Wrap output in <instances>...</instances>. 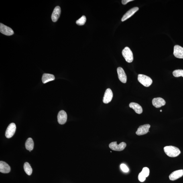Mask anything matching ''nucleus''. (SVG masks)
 Wrapping results in <instances>:
<instances>
[{
	"label": "nucleus",
	"instance_id": "obj_1",
	"mask_svg": "<svg viewBox=\"0 0 183 183\" xmlns=\"http://www.w3.org/2000/svg\"><path fill=\"white\" fill-rule=\"evenodd\" d=\"M164 152L169 157H175L178 156L181 151L178 147L173 146H167L164 147Z\"/></svg>",
	"mask_w": 183,
	"mask_h": 183
},
{
	"label": "nucleus",
	"instance_id": "obj_2",
	"mask_svg": "<svg viewBox=\"0 0 183 183\" xmlns=\"http://www.w3.org/2000/svg\"><path fill=\"white\" fill-rule=\"evenodd\" d=\"M138 80L140 83L145 87H149L152 83V80L149 77L143 74H139Z\"/></svg>",
	"mask_w": 183,
	"mask_h": 183
},
{
	"label": "nucleus",
	"instance_id": "obj_3",
	"mask_svg": "<svg viewBox=\"0 0 183 183\" xmlns=\"http://www.w3.org/2000/svg\"><path fill=\"white\" fill-rule=\"evenodd\" d=\"M122 55L126 62L131 63L133 60V55L131 49L128 47H126L122 51Z\"/></svg>",
	"mask_w": 183,
	"mask_h": 183
},
{
	"label": "nucleus",
	"instance_id": "obj_4",
	"mask_svg": "<svg viewBox=\"0 0 183 183\" xmlns=\"http://www.w3.org/2000/svg\"><path fill=\"white\" fill-rule=\"evenodd\" d=\"M127 146V144L125 142H122L119 145L117 142H113L110 143L109 147L112 150L117 151H121L124 150Z\"/></svg>",
	"mask_w": 183,
	"mask_h": 183
},
{
	"label": "nucleus",
	"instance_id": "obj_5",
	"mask_svg": "<svg viewBox=\"0 0 183 183\" xmlns=\"http://www.w3.org/2000/svg\"><path fill=\"white\" fill-rule=\"evenodd\" d=\"M16 130V125L14 123H12L8 127L5 133V136L8 138H11L15 132Z\"/></svg>",
	"mask_w": 183,
	"mask_h": 183
},
{
	"label": "nucleus",
	"instance_id": "obj_6",
	"mask_svg": "<svg viewBox=\"0 0 183 183\" xmlns=\"http://www.w3.org/2000/svg\"><path fill=\"white\" fill-rule=\"evenodd\" d=\"M0 32L2 34L7 36H10L14 33L12 29L10 27L2 23H0Z\"/></svg>",
	"mask_w": 183,
	"mask_h": 183
},
{
	"label": "nucleus",
	"instance_id": "obj_7",
	"mask_svg": "<svg viewBox=\"0 0 183 183\" xmlns=\"http://www.w3.org/2000/svg\"><path fill=\"white\" fill-rule=\"evenodd\" d=\"M113 97L112 91L110 88L106 90L103 97V101L104 103L107 104L111 101Z\"/></svg>",
	"mask_w": 183,
	"mask_h": 183
},
{
	"label": "nucleus",
	"instance_id": "obj_8",
	"mask_svg": "<svg viewBox=\"0 0 183 183\" xmlns=\"http://www.w3.org/2000/svg\"><path fill=\"white\" fill-rule=\"evenodd\" d=\"M67 119V115L64 110L59 112L58 116V122L60 125H64L66 123Z\"/></svg>",
	"mask_w": 183,
	"mask_h": 183
},
{
	"label": "nucleus",
	"instance_id": "obj_9",
	"mask_svg": "<svg viewBox=\"0 0 183 183\" xmlns=\"http://www.w3.org/2000/svg\"><path fill=\"white\" fill-rule=\"evenodd\" d=\"M151 126L149 124H145L140 126L136 132V134L138 136L146 134L149 131Z\"/></svg>",
	"mask_w": 183,
	"mask_h": 183
},
{
	"label": "nucleus",
	"instance_id": "obj_10",
	"mask_svg": "<svg viewBox=\"0 0 183 183\" xmlns=\"http://www.w3.org/2000/svg\"><path fill=\"white\" fill-rule=\"evenodd\" d=\"M117 72L119 79L123 83H126L127 76L123 68L119 67L117 69Z\"/></svg>",
	"mask_w": 183,
	"mask_h": 183
},
{
	"label": "nucleus",
	"instance_id": "obj_11",
	"mask_svg": "<svg viewBox=\"0 0 183 183\" xmlns=\"http://www.w3.org/2000/svg\"><path fill=\"white\" fill-rule=\"evenodd\" d=\"M173 54L176 58L183 59V48L179 45H175L174 47Z\"/></svg>",
	"mask_w": 183,
	"mask_h": 183
},
{
	"label": "nucleus",
	"instance_id": "obj_12",
	"mask_svg": "<svg viewBox=\"0 0 183 183\" xmlns=\"http://www.w3.org/2000/svg\"><path fill=\"white\" fill-rule=\"evenodd\" d=\"M139 10V8L137 7L133 8L130 10L125 14L121 19V21H125L134 14L137 11Z\"/></svg>",
	"mask_w": 183,
	"mask_h": 183
},
{
	"label": "nucleus",
	"instance_id": "obj_13",
	"mask_svg": "<svg viewBox=\"0 0 183 183\" xmlns=\"http://www.w3.org/2000/svg\"><path fill=\"white\" fill-rule=\"evenodd\" d=\"M166 103L164 100L160 97L154 98L152 100L153 106L156 108H159L164 106Z\"/></svg>",
	"mask_w": 183,
	"mask_h": 183
},
{
	"label": "nucleus",
	"instance_id": "obj_14",
	"mask_svg": "<svg viewBox=\"0 0 183 183\" xmlns=\"http://www.w3.org/2000/svg\"><path fill=\"white\" fill-rule=\"evenodd\" d=\"M183 176V170H180L174 171L169 176L171 180L174 181L178 180Z\"/></svg>",
	"mask_w": 183,
	"mask_h": 183
},
{
	"label": "nucleus",
	"instance_id": "obj_15",
	"mask_svg": "<svg viewBox=\"0 0 183 183\" xmlns=\"http://www.w3.org/2000/svg\"><path fill=\"white\" fill-rule=\"evenodd\" d=\"M11 171L10 167L4 161H0V172L3 173H8Z\"/></svg>",
	"mask_w": 183,
	"mask_h": 183
},
{
	"label": "nucleus",
	"instance_id": "obj_16",
	"mask_svg": "<svg viewBox=\"0 0 183 183\" xmlns=\"http://www.w3.org/2000/svg\"><path fill=\"white\" fill-rule=\"evenodd\" d=\"M61 12L60 7L57 6L55 8L51 16V19L53 22H56L58 21L60 17Z\"/></svg>",
	"mask_w": 183,
	"mask_h": 183
},
{
	"label": "nucleus",
	"instance_id": "obj_17",
	"mask_svg": "<svg viewBox=\"0 0 183 183\" xmlns=\"http://www.w3.org/2000/svg\"><path fill=\"white\" fill-rule=\"evenodd\" d=\"M129 107L134 110L135 112L137 114H141L143 112V108L138 104L131 103L129 104Z\"/></svg>",
	"mask_w": 183,
	"mask_h": 183
},
{
	"label": "nucleus",
	"instance_id": "obj_18",
	"mask_svg": "<svg viewBox=\"0 0 183 183\" xmlns=\"http://www.w3.org/2000/svg\"><path fill=\"white\" fill-rule=\"evenodd\" d=\"M55 79V77L53 75L49 74H44L42 77V82L44 84L54 80Z\"/></svg>",
	"mask_w": 183,
	"mask_h": 183
},
{
	"label": "nucleus",
	"instance_id": "obj_19",
	"mask_svg": "<svg viewBox=\"0 0 183 183\" xmlns=\"http://www.w3.org/2000/svg\"><path fill=\"white\" fill-rule=\"evenodd\" d=\"M34 143L33 139L31 138H29L27 139L25 143V148L27 150L31 151L34 148Z\"/></svg>",
	"mask_w": 183,
	"mask_h": 183
},
{
	"label": "nucleus",
	"instance_id": "obj_20",
	"mask_svg": "<svg viewBox=\"0 0 183 183\" xmlns=\"http://www.w3.org/2000/svg\"><path fill=\"white\" fill-rule=\"evenodd\" d=\"M24 170L26 173L28 175L30 176L32 174V169L29 163L25 162L24 164Z\"/></svg>",
	"mask_w": 183,
	"mask_h": 183
},
{
	"label": "nucleus",
	"instance_id": "obj_21",
	"mask_svg": "<svg viewBox=\"0 0 183 183\" xmlns=\"http://www.w3.org/2000/svg\"><path fill=\"white\" fill-rule=\"evenodd\" d=\"M86 17L85 16H82L76 21V23L79 25H82L85 24L86 21Z\"/></svg>",
	"mask_w": 183,
	"mask_h": 183
},
{
	"label": "nucleus",
	"instance_id": "obj_22",
	"mask_svg": "<svg viewBox=\"0 0 183 183\" xmlns=\"http://www.w3.org/2000/svg\"><path fill=\"white\" fill-rule=\"evenodd\" d=\"M173 75L175 77H180L182 76L183 77V70H177L174 71L173 72Z\"/></svg>",
	"mask_w": 183,
	"mask_h": 183
},
{
	"label": "nucleus",
	"instance_id": "obj_23",
	"mask_svg": "<svg viewBox=\"0 0 183 183\" xmlns=\"http://www.w3.org/2000/svg\"><path fill=\"white\" fill-rule=\"evenodd\" d=\"M141 172L143 173V174L147 178V177L149 176V170L147 167H144V168H143V170Z\"/></svg>",
	"mask_w": 183,
	"mask_h": 183
},
{
	"label": "nucleus",
	"instance_id": "obj_24",
	"mask_svg": "<svg viewBox=\"0 0 183 183\" xmlns=\"http://www.w3.org/2000/svg\"><path fill=\"white\" fill-rule=\"evenodd\" d=\"M146 177L141 172L138 175V180L140 182H144L145 179H146Z\"/></svg>",
	"mask_w": 183,
	"mask_h": 183
},
{
	"label": "nucleus",
	"instance_id": "obj_25",
	"mask_svg": "<svg viewBox=\"0 0 183 183\" xmlns=\"http://www.w3.org/2000/svg\"><path fill=\"white\" fill-rule=\"evenodd\" d=\"M121 170L125 172H127L129 171V169L128 167L124 164H122L121 165Z\"/></svg>",
	"mask_w": 183,
	"mask_h": 183
},
{
	"label": "nucleus",
	"instance_id": "obj_26",
	"mask_svg": "<svg viewBox=\"0 0 183 183\" xmlns=\"http://www.w3.org/2000/svg\"><path fill=\"white\" fill-rule=\"evenodd\" d=\"M133 1V0H123L122 1V3L123 5H125L130 2Z\"/></svg>",
	"mask_w": 183,
	"mask_h": 183
},
{
	"label": "nucleus",
	"instance_id": "obj_27",
	"mask_svg": "<svg viewBox=\"0 0 183 183\" xmlns=\"http://www.w3.org/2000/svg\"><path fill=\"white\" fill-rule=\"evenodd\" d=\"M160 112H162V110H160Z\"/></svg>",
	"mask_w": 183,
	"mask_h": 183
}]
</instances>
